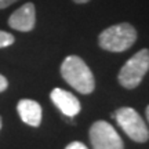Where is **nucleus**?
<instances>
[{
	"label": "nucleus",
	"instance_id": "nucleus-2",
	"mask_svg": "<svg viewBox=\"0 0 149 149\" xmlns=\"http://www.w3.org/2000/svg\"><path fill=\"white\" fill-rule=\"evenodd\" d=\"M137 37L138 33L135 28L128 22H122L104 29L98 36V44L102 50L109 53H123L133 47Z\"/></svg>",
	"mask_w": 149,
	"mask_h": 149
},
{
	"label": "nucleus",
	"instance_id": "nucleus-1",
	"mask_svg": "<svg viewBox=\"0 0 149 149\" xmlns=\"http://www.w3.org/2000/svg\"><path fill=\"white\" fill-rule=\"evenodd\" d=\"M61 76L80 94H91L95 88L94 74L79 55H68L59 68Z\"/></svg>",
	"mask_w": 149,
	"mask_h": 149
},
{
	"label": "nucleus",
	"instance_id": "nucleus-14",
	"mask_svg": "<svg viewBox=\"0 0 149 149\" xmlns=\"http://www.w3.org/2000/svg\"><path fill=\"white\" fill-rule=\"evenodd\" d=\"M145 115H146V119H148V122H149V105L146 107V111H145Z\"/></svg>",
	"mask_w": 149,
	"mask_h": 149
},
{
	"label": "nucleus",
	"instance_id": "nucleus-7",
	"mask_svg": "<svg viewBox=\"0 0 149 149\" xmlns=\"http://www.w3.org/2000/svg\"><path fill=\"white\" fill-rule=\"evenodd\" d=\"M50 98H51L54 105L58 108L66 117H74L76 115H79V112L81 111L80 101L72 93L66 90L54 88L50 93Z\"/></svg>",
	"mask_w": 149,
	"mask_h": 149
},
{
	"label": "nucleus",
	"instance_id": "nucleus-6",
	"mask_svg": "<svg viewBox=\"0 0 149 149\" xmlns=\"http://www.w3.org/2000/svg\"><path fill=\"white\" fill-rule=\"evenodd\" d=\"M36 25V8L33 3H25L8 18V26L19 32H31Z\"/></svg>",
	"mask_w": 149,
	"mask_h": 149
},
{
	"label": "nucleus",
	"instance_id": "nucleus-5",
	"mask_svg": "<svg viewBox=\"0 0 149 149\" xmlns=\"http://www.w3.org/2000/svg\"><path fill=\"white\" fill-rule=\"evenodd\" d=\"M90 142L93 149H124L123 139L111 123L97 120L90 127Z\"/></svg>",
	"mask_w": 149,
	"mask_h": 149
},
{
	"label": "nucleus",
	"instance_id": "nucleus-8",
	"mask_svg": "<svg viewBox=\"0 0 149 149\" xmlns=\"http://www.w3.org/2000/svg\"><path fill=\"white\" fill-rule=\"evenodd\" d=\"M17 112L21 120L31 127H39L42 123V107L35 100L24 98L17 104Z\"/></svg>",
	"mask_w": 149,
	"mask_h": 149
},
{
	"label": "nucleus",
	"instance_id": "nucleus-11",
	"mask_svg": "<svg viewBox=\"0 0 149 149\" xmlns=\"http://www.w3.org/2000/svg\"><path fill=\"white\" fill-rule=\"evenodd\" d=\"M7 87H8V81L6 79L3 74L0 73V93H3V91L7 90Z\"/></svg>",
	"mask_w": 149,
	"mask_h": 149
},
{
	"label": "nucleus",
	"instance_id": "nucleus-4",
	"mask_svg": "<svg viewBox=\"0 0 149 149\" xmlns=\"http://www.w3.org/2000/svg\"><path fill=\"white\" fill-rule=\"evenodd\" d=\"M113 119L133 141L144 144L149 139L148 126L135 109L130 107L119 108L116 112H113Z\"/></svg>",
	"mask_w": 149,
	"mask_h": 149
},
{
	"label": "nucleus",
	"instance_id": "nucleus-9",
	"mask_svg": "<svg viewBox=\"0 0 149 149\" xmlns=\"http://www.w3.org/2000/svg\"><path fill=\"white\" fill-rule=\"evenodd\" d=\"M14 42H15V37L11 33L6 32V31H0V48L8 47L11 44H14Z\"/></svg>",
	"mask_w": 149,
	"mask_h": 149
},
{
	"label": "nucleus",
	"instance_id": "nucleus-12",
	"mask_svg": "<svg viewBox=\"0 0 149 149\" xmlns=\"http://www.w3.org/2000/svg\"><path fill=\"white\" fill-rule=\"evenodd\" d=\"M15 1H18V0H0V10L1 8H7L8 6H11Z\"/></svg>",
	"mask_w": 149,
	"mask_h": 149
},
{
	"label": "nucleus",
	"instance_id": "nucleus-13",
	"mask_svg": "<svg viewBox=\"0 0 149 149\" xmlns=\"http://www.w3.org/2000/svg\"><path fill=\"white\" fill-rule=\"evenodd\" d=\"M74 3H77V4H84V3H88L90 0H72Z\"/></svg>",
	"mask_w": 149,
	"mask_h": 149
},
{
	"label": "nucleus",
	"instance_id": "nucleus-15",
	"mask_svg": "<svg viewBox=\"0 0 149 149\" xmlns=\"http://www.w3.org/2000/svg\"><path fill=\"white\" fill-rule=\"evenodd\" d=\"M1 124H3V123H1V117H0V130H1Z\"/></svg>",
	"mask_w": 149,
	"mask_h": 149
},
{
	"label": "nucleus",
	"instance_id": "nucleus-10",
	"mask_svg": "<svg viewBox=\"0 0 149 149\" xmlns=\"http://www.w3.org/2000/svg\"><path fill=\"white\" fill-rule=\"evenodd\" d=\"M65 149H88L86 146L83 142H79V141H73V142H70V144L66 145V148Z\"/></svg>",
	"mask_w": 149,
	"mask_h": 149
},
{
	"label": "nucleus",
	"instance_id": "nucleus-3",
	"mask_svg": "<svg viewBox=\"0 0 149 149\" xmlns=\"http://www.w3.org/2000/svg\"><path fill=\"white\" fill-rule=\"evenodd\" d=\"M149 70V50L142 48L135 53L119 70L117 80L122 87L133 90L141 84L142 79Z\"/></svg>",
	"mask_w": 149,
	"mask_h": 149
}]
</instances>
